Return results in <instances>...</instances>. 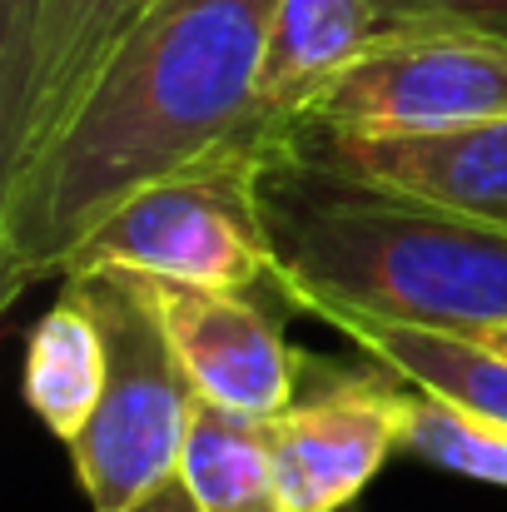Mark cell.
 Returning a JSON list of instances; mask_svg holds the SVG:
<instances>
[{"label":"cell","mask_w":507,"mask_h":512,"mask_svg":"<svg viewBox=\"0 0 507 512\" xmlns=\"http://www.w3.org/2000/svg\"><path fill=\"white\" fill-rule=\"evenodd\" d=\"M279 0H155L80 110L0 179V304L65 279L80 244L140 189L254 140ZM269 150V145H264Z\"/></svg>","instance_id":"cell-1"},{"label":"cell","mask_w":507,"mask_h":512,"mask_svg":"<svg viewBox=\"0 0 507 512\" xmlns=\"http://www.w3.org/2000/svg\"><path fill=\"white\" fill-rule=\"evenodd\" d=\"M279 294L304 314H368L478 334L507 324V229L299 160L264 174Z\"/></svg>","instance_id":"cell-2"},{"label":"cell","mask_w":507,"mask_h":512,"mask_svg":"<svg viewBox=\"0 0 507 512\" xmlns=\"http://www.w3.org/2000/svg\"><path fill=\"white\" fill-rule=\"evenodd\" d=\"M279 150L229 145L125 199L70 259V274L135 269L174 284L254 294L279 289V249L264 209V174Z\"/></svg>","instance_id":"cell-3"},{"label":"cell","mask_w":507,"mask_h":512,"mask_svg":"<svg viewBox=\"0 0 507 512\" xmlns=\"http://www.w3.org/2000/svg\"><path fill=\"white\" fill-rule=\"evenodd\" d=\"M70 279L85 289L110 353L105 398L90 428L70 443V458L90 508L125 512L179 473L199 388L189 383L140 274L100 269Z\"/></svg>","instance_id":"cell-4"},{"label":"cell","mask_w":507,"mask_h":512,"mask_svg":"<svg viewBox=\"0 0 507 512\" xmlns=\"http://www.w3.org/2000/svg\"><path fill=\"white\" fill-rule=\"evenodd\" d=\"M507 115V40L388 25L319 100L309 125L443 130Z\"/></svg>","instance_id":"cell-5"},{"label":"cell","mask_w":507,"mask_h":512,"mask_svg":"<svg viewBox=\"0 0 507 512\" xmlns=\"http://www.w3.org/2000/svg\"><path fill=\"white\" fill-rule=\"evenodd\" d=\"M319 388L269 418L289 512H343L403 448V378L314 363Z\"/></svg>","instance_id":"cell-6"},{"label":"cell","mask_w":507,"mask_h":512,"mask_svg":"<svg viewBox=\"0 0 507 512\" xmlns=\"http://www.w3.org/2000/svg\"><path fill=\"white\" fill-rule=\"evenodd\" d=\"M289 150L309 165L507 229V115L443 130L304 125Z\"/></svg>","instance_id":"cell-7"},{"label":"cell","mask_w":507,"mask_h":512,"mask_svg":"<svg viewBox=\"0 0 507 512\" xmlns=\"http://www.w3.org/2000/svg\"><path fill=\"white\" fill-rule=\"evenodd\" d=\"M140 284L199 398L254 418H274L299 398L309 358L284 339V329L264 314V304H254V294L174 284L155 274H140Z\"/></svg>","instance_id":"cell-8"},{"label":"cell","mask_w":507,"mask_h":512,"mask_svg":"<svg viewBox=\"0 0 507 512\" xmlns=\"http://www.w3.org/2000/svg\"><path fill=\"white\" fill-rule=\"evenodd\" d=\"M383 30L388 20L373 0H279L254 90V140L284 150Z\"/></svg>","instance_id":"cell-9"},{"label":"cell","mask_w":507,"mask_h":512,"mask_svg":"<svg viewBox=\"0 0 507 512\" xmlns=\"http://www.w3.org/2000/svg\"><path fill=\"white\" fill-rule=\"evenodd\" d=\"M150 5L155 0H40L25 100L15 125L0 135V179H10L80 110V100Z\"/></svg>","instance_id":"cell-10"},{"label":"cell","mask_w":507,"mask_h":512,"mask_svg":"<svg viewBox=\"0 0 507 512\" xmlns=\"http://www.w3.org/2000/svg\"><path fill=\"white\" fill-rule=\"evenodd\" d=\"M110 378V353H105V329L75 279H65L60 299L40 314V324L25 339V403L50 428L60 443H75Z\"/></svg>","instance_id":"cell-11"},{"label":"cell","mask_w":507,"mask_h":512,"mask_svg":"<svg viewBox=\"0 0 507 512\" xmlns=\"http://www.w3.org/2000/svg\"><path fill=\"white\" fill-rule=\"evenodd\" d=\"M179 478L204 512H289L279 488L269 418L194 398Z\"/></svg>","instance_id":"cell-12"},{"label":"cell","mask_w":507,"mask_h":512,"mask_svg":"<svg viewBox=\"0 0 507 512\" xmlns=\"http://www.w3.org/2000/svg\"><path fill=\"white\" fill-rule=\"evenodd\" d=\"M388 25H423V30H473L507 40V0H373Z\"/></svg>","instance_id":"cell-13"},{"label":"cell","mask_w":507,"mask_h":512,"mask_svg":"<svg viewBox=\"0 0 507 512\" xmlns=\"http://www.w3.org/2000/svg\"><path fill=\"white\" fill-rule=\"evenodd\" d=\"M35 20H40V0H0V135L15 125L25 100Z\"/></svg>","instance_id":"cell-14"},{"label":"cell","mask_w":507,"mask_h":512,"mask_svg":"<svg viewBox=\"0 0 507 512\" xmlns=\"http://www.w3.org/2000/svg\"><path fill=\"white\" fill-rule=\"evenodd\" d=\"M125 512H204L199 503H194V493L184 488V478L174 473V478H165L155 493H145L135 508H125Z\"/></svg>","instance_id":"cell-15"},{"label":"cell","mask_w":507,"mask_h":512,"mask_svg":"<svg viewBox=\"0 0 507 512\" xmlns=\"http://www.w3.org/2000/svg\"><path fill=\"white\" fill-rule=\"evenodd\" d=\"M463 339L483 343V348H493V353H503V358H507V324H493V329H478V334H463Z\"/></svg>","instance_id":"cell-16"}]
</instances>
